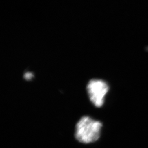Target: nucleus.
Listing matches in <instances>:
<instances>
[{
	"mask_svg": "<svg viewBox=\"0 0 148 148\" xmlns=\"http://www.w3.org/2000/svg\"><path fill=\"white\" fill-rule=\"evenodd\" d=\"M102 124L88 116L82 117L76 126L75 138L80 143H94L100 136Z\"/></svg>",
	"mask_w": 148,
	"mask_h": 148,
	"instance_id": "nucleus-1",
	"label": "nucleus"
},
{
	"mask_svg": "<svg viewBox=\"0 0 148 148\" xmlns=\"http://www.w3.org/2000/svg\"><path fill=\"white\" fill-rule=\"evenodd\" d=\"M88 96L91 102L97 108H100L104 103L105 98L109 90L106 82L99 79H92L87 86Z\"/></svg>",
	"mask_w": 148,
	"mask_h": 148,
	"instance_id": "nucleus-2",
	"label": "nucleus"
},
{
	"mask_svg": "<svg viewBox=\"0 0 148 148\" xmlns=\"http://www.w3.org/2000/svg\"><path fill=\"white\" fill-rule=\"evenodd\" d=\"M33 77V75L32 73H27L25 75V78H26L27 80H29Z\"/></svg>",
	"mask_w": 148,
	"mask_h": 148,
	"instance_id": "nucleus-3",
	"label": "nucleus"
}]
</instances>
